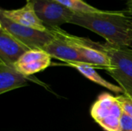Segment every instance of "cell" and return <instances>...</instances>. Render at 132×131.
<instances>
[{"label":"cell","instance_id":"obj_6","mask_svg":"<svg viewBox=\"0 0 132 131\" xmlns=\"http://www.w3.org/2000/svg\"><path fill=\"white\" fill-rule=\"evenodd\" d=\"M69 38L82 56L83 62L95 68L106 70L111 66V59L101 42L69 34Z\"/></svg>","mask_w":132,"mask_h":131},{"label":"cell","instance_id":"obj_3","mask_svg":"<svg viewBox=\"0 0 132 131\" xmlns=\"http://www.w3.org/2000/svg\"><path fill=\"white\" fill-rule=\"evenodd\" d=\"M123 110L116 97L103 93L94 103L90 115L105 131H121Z\"/></svg>","mask_w":132,"mask_h":131},{"label":"cell","instance_id":"obj_9","mask_svg":"<svg viewBox=\"0 0 132 131\" xmlns=\"http://www.w3.org/2000/svg\"><path fill=\"white\" fill-rule=\"evenodd\" d=\"M30 50L7 30L0 27V60L14 66L20 57Z\"/></svg>","mask_w":132,"mask_h":131},{"label":"cell","instance_id":"obj_19","mask_svg":"<svg viewBox=\"0 0 132 131\" xmlns=\"http://www.w3.org/2000/svg\"><path fill=\"white\" fill-rule=\"evenodd\" d=\"M131 48H132V45H131Z\"/></svg>","mask_w":132,"mask_h":131},{"label":"cell","instance_id":"obj_11","mask_svg":"<svg viewBox=\"0 0 132 131\" xmlns=\"http://www.w3.org/2000/svg\"><path fill=\"white\" fill-rule=\"evenodd\" d=\"M28 85V77L0 60V94Z\"/></svg>","mask_w":132,"mask_h":131},{"label":"cell","instance_id":"obj_16","mask_svg":"<svg viewBox=\"0 0 132 131\" xmlns=\"http://www.w3.org/2000/svg\"><path fill=\"white\" fill-rule=\"evenodd\" d=\"M127 11L129 14L132 15V0L127 1Z\"/></svg>","mask_w":132,"mask_h":131},{"label":"cell","instance_id":"obj_10","mask_svg":"<svg viewBox=\"0 0 132 131\" xmlns=\"http://www.w3.org/2000/svg\"><path fill=\"white\" fill-rule=\"evenodd\" d=\"M0 15L10 19L11 21L19 25L31 27L41 31H47L48 28L45 26L43 22L37 16L33 5L28 2L23 7L17 9H1Z\"/></svg>","mask_w":132,"mask_h":131},{"label":"cell","instance_id":"obj_8","mask_svg":"<svg viewBox=\"0 0 132 131\" xmlns=\"http://www.w3.org/2000/svg\"><path fill=\"white\" fill-rule=\"evenodd\" d=\"M51 59L52 57L43 49H30L20 57L14 67L28 77L49 67Z\"/></svg>","mask_w":132,"mask_h":131},{"label":"cell","instance_id":"obj_2","mask_svg":"<svg viewBox=\"0 0 132 131\" xmlns=\"http://www.w3.org/2000/svg\"><path fill=\"white\" fill-rule=\"evenodd\" d=\"M111 66L105 71L119 84L123 93H132V48L102 43Z\"/></svg>","mask_w":132,"mask_h":131},{"label":"cell","instance_id":"obj_17","mask_svg":"<svg viewBox=\"0 0 132 131\" xmlns=\"http://www.w3.org/2000/svg\"><path fill=\"white\" fill-rule=\"evenodd\" d=\"M26 1H27V2H30V1H32V0H26Z\"/></svg>","mask_w":132,"mask_h":131},{"label":"cell","instance_id":"obj_1","mask_svg":"<svg viewBox=\"0 0 132 131\" xmlns=\"http://www.w3.org/2000/svg\"><path fill=\"white\" fill-rule=\"evenodd\" d=\"M70 23L97 33L109 44L118 46H131L132 15L127 10L74 13Z\"/></svg>","mask_w":132,"mask_h":131},{"label":"cell","instance_id":"obj_12","mask_svg":"<svg viewBox=\"0 0 132 131\" xmlns=\"http://www.w3.org/2000/svg\"><path fill=\"white\" fill-rule=\"evenodd\" d=\"M66 65L70 66L71 67H73L76 69L79 73H80L84 77L90 80L93 83H95L103 87H105L106 89L111 90V92L114 93H123V90L119 86H116L106 80H104L97 71L96 68L87 64L85 63L81 62H77V63H66Z\"/></svg>","mask_w":132,"mask_h":131},{"label":"cell","instance_id":"obj_4","mask_svg":"<svg viewBox=\"0 0 132 131\" xmlns=\"http://www.w3.org/2000/svg\"><path fill=\"white\" fill-rule=\"evenodd\" d=\"M0 27H2L30 49H43L55 37L51 29L41 31L15 23L0 15Z\"/></svg>","mask_w":132,"mask_h":131},{"label":"cell","instance_id":"obj_15","mask_svg":"<svg viewBox=\"0 0 132 131\" xmlns=\"http://www.w3.org/2000/svg\"><path fill=\"white\" fill-rule=\"evenodd\" d=\"M121 131H132V117L125 113L121 118Z\"/></svg>","mask_w":132,"mask_h":131},{"label":"cell","instance_id":"obj_7","mask_svg":"<svg viewBox=\"0 0 132 131\" xmlns=\"http://www.w3.org/2000/svg\"><path fill=\"white\" fill-rule=\"evenodd\" d=\"M54 39L45 47L46 51L52 58L61 60L66 63L83 62V59L77 48L69 38V33L60 27L51 29Z\"/></svg>","mask_w":132,"mask_h":131},{"label":"cell","instance_id":"obj_5","mask_svg":"<svg viewBox=\"0 0 132 131\" xmlns=\"http://www.w3.org/2000/svg\"><path fill=\"white\" fill-rule=\"evenodd\" d=\"M34 10L46 28L53 29L70 23L74 12L55 0H32Z\"/></svg>","mask_w":132,"mask_h":131},{"label":"cell","instance_id":"obj_14","mask_svg":"<svg viewBox=\"0 0 132 131\" xmlns=\"http://www.w3.org/2000/svg\"><path fill=\"white\" fill-rule=\"evenodd\" d=\"M116 97L121 106L123 112L132 117V93H123Z\"/></svg>","mask_w":132,"mask_h":131},{"label":"cell","instance_id":"obj_18","mask_svg":"<svg viewBox=\"0 0 132 131\" xmlns=\"http://www.w3.org/2000/svg\"><path fill=\"white\" fill-rule=\"evenodd\" d=\"M122 1H126V2H127V1H128V0H122Z\"/></svg>","mask_w":132,"mask_h":131},{"label":"cell","instance_id":"obj_13","mask_svg":"<svg viewBox=\"0 0 132 131\" xmlns=\"http://www.w3.org/2000/svg\"><path fill=\"white\" fill-rule=\"evenodd\" d=\"M74 13H94L103 10L98 9L84 0H55Z\"/></svg>","mask_w":132,"mask_h":131}]
</instances>
